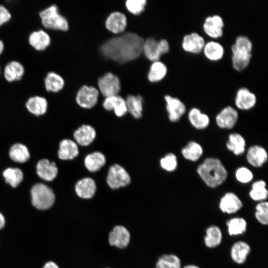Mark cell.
I'll list each match as a JSON object with an SVG mask.
<instances>
[{"label": "cell", "mask_w": 268, "mask_h": 268, "mask_svg": "<svg viewBox=\"0 0 268 268\" xmlns=\"http://www.w3.org/2000/svg\"><path fill=\"white\" fill-rule=\"evenodd\" d=\"M253 45L251 39L244 35H238L231 47V62L234 69L241 71L246 68L252 57Z\"/></svg>", "instance_id": "cell-3"}, {"label": "cell", "mask_w": 268, "mask_h": 268, "mask_svg": "<svg viewBox=\"0 0 268 268\" xmlns=\"http://www.w3.org/2000/svg\"><path fill=\"white\" fill-rule=\"evenodd\" d=\"M239 118L237 109L231 106H227L222 109L216 115L215 122L220 129L230 130L236 125Z\"/></svg>", "instance_id": "cell-13"}, {"label": "cell", "mask_w": 268, "mask_h": 268, "mask_svg": "<svg viewBox=\"0 0 268 268\" xmlns=\"http://www.w3.org/2000/svg\"><path fill=\"white\" fill-rule=\"evenodd\" d=\"M235 177L238 182L242 184H247L252 181L254 175L248 168L242 166L236 169Z\"/></svg>", "instance_id": "cell-45"}, {"label": "cell", "mask_w": 268, "mask_h": 268, "mask_svg": "<svg viewBox=\"0 0 268 268\" xmlns=\"http://www.w3.org/2000/svg\"><path fill=\"white\" fill-rule=\"evenodd\" d=\"M170 50L168 41L165 39L159 40L149 37L144 40L142 46V53L145 57L151 62L158 61L164 54Z\"/></svg>", "instance_id": "cell-6"}, {"label": "cell", "mask_w": 268, "mask_h": 268, "mask_svg": "<svg viewBox=\"0 0 268 268\" xmlns=\"http://www.w3.org/2000/svg\"><path fill=\"white\" fill-rule=\"evenodd\" d=\"M224 26V20L218 14L207 16L202 23V29L204 33L213 39L219 38L223 35Z\"/></svg>", "instance_id": "cell-11"}, {"label": "cell", "mask_w": 268, "mask_h": 268, "mask_svg": "<svg viewBox=\"0 0 268 268\" xmlns=\"http://www.w3.org/2000/svg\"></svg>", "instance_id": "cell-51"}, {"label": "cell", "mask_w": 268, "mask_h": 268, "mask_svg": "<svg viewBox=\"0 0 268 268\" xmlns=\"http://www.w3.org/2000/svg\"><path fill=\"white\" fill-rule=\"evenodd\" d=\"M99 95V91L95 87L83 85L78 89L75 100L80 107L90 109L97 104Z\"/></svg>", "instance_id": "cell-9"}, {"label": "cell", "mask_w": 268, "mask_h": 268, "mask_svg": "<svg viewBox=\"0 0 268 268\" xmlns=\"http://www.w3.org/2000/svg\"><path fill=\"white\" fill-rule=\"evenodd\" d=\"M96 133L95 129L88 125H83L74 133L76 143L83 146H88L94 140Z\"/></svg>", "instance_id": "cell-24"}, {"label": "cell", "mask_w": 268, "mask_h": 268, "mask_svg": "<svg viewBox=\"0 0 268 268\" xmlns=\"http://www.w3.org/2000/svg\"><path fill=\"white\" fill-rule=\"evenodd\" d=\"M268 159L267 151L264 147L260 145H252L247 151V161L254 167H261L267 162Z\"/></svg>", "instance_id": "cell-18"}, {"label": "cell", "mask_w": 268, "mask_h": 268, "mask_svg": "<svg viewBox=\"0 0 268 268\" xmlns=\"http://www.w3.org/2000/svg\"><path fill=\"white\" fill-rule=\"evenodd\" d=\"M24 73L23 65L20 62L15 60L8 62L3 69L4 77L10 82L20 80Z\"/></svg>", "instance_id": "cell-26"}, {"label": "cell", "mask_w": 268, "mask_h": 268, "mask_svg": "<svg viewBox=\"0 0 268 268\" xmlns=\"http://www.w3.org/2000/svg\"><path fill=\"white\" fill-rule=\"evenodd\" d=\"M246 142L245 138L237 133L229 134L226 143L227 148L235 155L243 154L246 150Z\"/></svg>", "instance_id": "cell-30"}, {"label": "cell", "mask_w": 268, "mask_h": 268, "mask_svg": "<svg viewBox=\"0 0 268 268\" xmlns=\"http://www.w3.org/2000/svg\"><path fill=\"white\" fill-rule=\"evenodd\" d=\"M128 112L133 117L139 119L142 116L143 98L140 95H128L126 99Z\"/></svg>", "instance_id": "cell-32"}, {"label": "cell", "mask_w": 268, "mask_h": 268, "mask_svg": "<svg viewBox=\"0 0 268 268\" xmlns=\"http://www.w3.org/2000/svg\"><path fill=\"white\" fill-rule=\"evenodd\" d=\"M9 155L10 158L17 163H24L30 158V153L27 147L21 143H15L10 148Z\"/></svg>", "instance_id": "cell-40"}, {"label": "cell", "mask_w": 268, "mask_h": 268, "mask_svg": "<svg viewBox=\"0 0 268 268\" xmlns=\"http://www.w3.org/2000/svg\"><path fill=\"white\" fill-rule=\"evenodd\" d=\"M77 143L69 139H65L61 141L58 150V156L61 160H71L78 155Z\"/></svg>", "instance_id": "cell-29"}, {"label": "cell", "mask_w": 268, "mask_h": 268, "mask_svg": "<svg viewBox=\"0 0 268 268\" xmlns=\"http://www.w3.org/2000/svg\"><path fill=\"white\" fill-rule=\"evenodd\" d=\"M182 268H200L196 265L188 264L182 267Z\"/></svg>", "instance_id": "cell-49"}, {"label": "cell", "mask_w": 268, "mask_h": 268, "mask_svg": "<svg viewBox=\"0 0 268 268\" xmlns=\"http://www.w3.org/2000/svg\"><path fill=\"white\" fill-rule=\"evenodd\" d=\"M5 225V219L3 215L0 212V229H2Z\"/></svg>", "instance_id": "cell-48"}, {"label": "cell", "mask_w": 268, "mask_h": 268, "mask_svg": "<svg viewBox=\"0 0 268 268\" xmlns=\"http://www.w3.org/2000/svg\"><path fill=\"white\" fill-rule=\"evenodd\" d=\"M197 172L207 186L216 188L222 185L228 177L227 170L220 159L207 157L200 164Z\"/></svg>", "instance_id": "cell-2"}, {"label": "cell", "mask_w": 268, "mask_h": 268, "mask_svg": "<svg viewBox=\"0 0 268 268\" xmlns=\"http://www.w3.org/2000/svg\"><path fill=\"white\" fill-rule=\"evenodd\" d=\"M164 100L169 120L173 123L178 122L186 112L185 104L179 98L170 95H166Z\"/></svg>", "instance_id": "cell-12"}, {"label": "cell", "mask_w": 268, "mask_h": 268, "mask_svg": "<svg viewBox=\"0 0 268 268\" xmlns=\"http://www.w3.org/2000/svg\"><path fill=\"white\" fill-rule=\"evenodd\" d=\"M255 217L263 225L268 223V203L267 201L259 202L255 206Z\"/></svg>", "instance_id": "cell-42"}, {"label": "cell", "mask_w": 268, "mask_h": 268, "mask_svg": "<svg viewBox=\"0 0 268 268\" xmlns=\"http://www.w3.org/2000/svg\"></svg>", "instance_id": "cell-52"}, {"label": "cell", "mask_w": 268, "mask_h": 268, "mask_svg": "<svg viewBox=\"0 0 268 268\" xmlns=\"http://www.w3.org/2000/svg\"><path fill=\"white\" fill-rule=\"evenodd\" d=\"M11 14L8 8L0 4V26L9 21L11 18Z\"/></svg>", "instance_id": "cell-46"}, {"label": "cell", "mask_w": 268, "mask_h": 268, "mask_svg": "<svg viewBox=\"0 0 268 268\" xmlns=\"http://www.w3.org/2000/svg\"><path fill=\"white\" fill-rule=\"evenodd\" d=\"M25 106L31 113L36 116H40L46 113L48 107V102L45 97L35 95L28 99Z\"/></svg>", "instance_id": "cell-33"}, {"label": "cell", "mask_w": 268, "mask_h": 268, "mask_svg": "<svg viewBox=\"0 0 268 268\" xmlns=\"http://www.w3.org/2000/svg\"><path fill=\"white\" fill-rule=\"evenodd\" d=\"M218 207L222 212L232 214L237 212L242 208L243 202L236 194L227 192L220 199Z\"/></svg>", "instance_id": "cell-16"}, {"label": "cell", "mask_w": 268, "mask_h": 268, "mask_svg": "<svg viewBox=\"0 0 268 268\" xmlns=\"http://www.w3.org/2000/svg\"><path fill=\"white\" fill-rule=\"evenodd\" d=\"M106 162L105 156L99 151H95L88 154L84 160L85 167L91 172L100 170L106 164Z\"/></svg>", "instance_id": "cell-35"}, {"label": "cell", "mask_w": 268, "mask_h": 268, "mask_svg": "<svg viewBox=\"0 0 268 268\" xmlns=\"http://www.w3.org/2000/svg\"><path fill=\"white\" fill-rule=\"evenodd\" d=\"M202 52L208 60L216 62L222 59L225 54L223 46L219 42L211 40L205 42Z\"/></svg>", "instance_id": "cell-23"}, {"label": "cell", "mask_w": 268, "mask_h": 268, "mask_svg": "<svg viewBox=\"0 0 268 268\" xmlns=\"http://www.w3.org/2000/svg\"><path fill=\"white\" fill-rule=\"evenodd\" d=\"M160 167L167 172L175 171L178 167V159L176 155L173 153L165 154L160 160Z\"/></svg>", "instance_id": "cell-43"}, {"label": "cell", "mask_w": 268, "mask_h": 268, "mask_svg": "<svg viewBox=\"0 0 268 268\" xmlns=\"http://www.w3.org/2000/svg\"><path fill=\"white\" fill-rule=\"evenodd\" d=\"M222 239V232L219 227L216 225H211L207 227L203 238L204 244L207 248H216L220 245Z\"/></svg>", "instance_id": "cell-28"}, {"label": "cell", "mask_w": 268, "mask_h": 268, "mask_svg": "<svg viewBox=\"0 0 268 268\" xmlns=\"http://www.w3.org/2000/svg\"><path fill=\"white\" fill-rule=\"evenodd\" d=\"M4 49V44L2 40L0 39V55L2 54Z\"/></svg>", "instance_id": "cell-50"}, {"label": "cell", "mask_w": 268, "mask_h": 268, "mask_svg": "<svg viewBox=\"0 0 268 268\" xmlns=\"http://www.w3.org/2000/svg\"><path fill=\"white\" fill-rule=\"evenodd\" d=\"M155 268H182L181 260L175 254H163L157 259Z\"/></svg>", "instance_id": "cell-39"}, {"label": "cell", "mask_w": 268, "mask_h": 268, "mask_svg": "<svg viewBox=\"0 0 268 268\" xmlns=\"http://www.w3.org/2000/svg\"><path fill=\"white\" fill-rule=\"evenodd\" d=\"M28 41L30 45L35 50L42 51L46 50L50 46L51 38L46 31L38 29L30 33Z\"/></svg>", "instance_id": "cell-20"}, {"label": "cell", "mask_w": 268, "mask_h": 268, "mask_svg": "<svg viewBox=\"0 0 268 268\" xmlns=\"http://www.w3.org/2000/svg\"><path fill=\"white\" fill-rule=\"evenodd\" d=\"M131 178L129 174L122 166L115 164L109 169L106 182L112 189H118L130 184Z\"/></svg>", "instance_id": "cell-7"}, {"label": "cell", "mask_w": 268, "mask_h": 268, "mask_svg": "<svg viewBox=\"0 0 268 268\" xmlns=\"http://www.w3.org/2000/svg\"><path fill=\"white\" fill-rule=\"evenodd\" d=\"M36 172L38 176L43 180L51 181L57 176L58 170L55 162L44 159L37 163Z\"/></svg>", "instance_id": "cell-25"}, {"label": "cell", "mask_w": 268, "mask_h": 268, "mask_svg": "<svg viewBox=\"0 0 268 268\" xmlns=\"http://www.w3.org/2000/svg\"><path fill=\"white\" fill-rule=\"evenodd\" d=\"M31 202L37 209L45 210L50 208L55 201L53 190L42 183L35 184L31 189Z\"/></svg>", "instance_id": "cell-5"}, {"label": "cell", "mask_w": 268, "mask_h": 268, "mask_svg": "<svg viewBox=\"0 0 268 268\" xmlns=\"http://www.w3.org/2000/svg\"><path fill=\"white\" fill-rule=\"evenodd\" d=\"M251 251L250 245L244 241H237L231 247L230 256L232 261L237 265L244 264Z\"/></svg>", "instance_id": "cell-19"}, {"label": "cell", "mask_w": 268, "mask_h": 268, "mask_svg": "<svg viewBox=\"0 0 268 268\" xmlns=\"http://www.w3.org/2000/svg\"><path fill=\"white\" fill-rule=\"evenodd\" d=\"M188 118L191 125L199 130L205 129L210 124L209 116L197 107H193L189 110Z\"/></svg>", "instance_id": "cell-27"}, {"label": "cell", "mask_w": 268, "mask_h": 268, "mask_svg": "<svg viewBox=\"0 0 268 268\" xmlns=\"http://www.w3.org/2000/svg\"><path fill=\"white\" fill-rule=\"evenodd\" d=\"M146 4V0H127L125 2L127 9L134 15H140L143 12Z\"/></svg>", "instance_id": "cell-44"}, {"label": "cell", "mask_w": 268, "mask_h": 268, "mask_svg": "<svg viewBox=\"0 0 268 268\" xmlns=\"http://www.w3.org/2000/svg\"><path fill=\"white\" fill-rule=\"evenodd\" d=\"M102 105L107 111L113 110L118 117H123L127 113L125 99L119 95L105 98Z\"/></svg>", "instance_id": "cell-21"}, {"label": "cell", "mask_w": 268, "mask_h": 268, "mask_svg": "<svg viewBox=\"0 0 268 268\" xmlns=\"http://www.w3.org/2000/svg\"><path fill=\"white\" fill-rule=\"evenodd\" d=\"M42 25L47 29L67 31L69 23L66 17L61 14L58 6L52 4L39 12Z\"/></svg>", "instance_id": "cell-4"}, {"label": "cell", "mask_w": 268, "mask_h": 268, "mask_svg": "<svg viewBox=\"0 0 268 268\" xmlns=\"http://www.w3.org/2000/svg\"><path fill=\"white\" fill-rule=\"evenodd\" d=\"M43 268H60L55 262L49 261L45 264Z\"/></svg>", "instance_id": "cell-47"}, {"label": "cell", "mask_w": 268, "mask_h": 268, "mask_svg": "<svg viewBox=\"0 0 268 268\" xmlns=\"http://www.w3.org/2000/svg\"><path fill=\"white\" fill-rule=\"evenodd\" d=\"M144 40L136 33L128 32L105 41L100 47V51L106 59L124 64L140 56Z\"/></svg>", "instance_id": "cell-1"}, {"label": "cell", "mask_w": 268, "mask_h": 268, "mask_svg": "<svg viewBox=\"0 0 268 268\" xmlns=\"http://www.w3.org/2000/svg\"><path fill=\"white\" fill-rule=\"evenodd\" d=\"M96 189L95 182L89 177H85L79 180L75 186L76 195L82 199L92 198L96 193Z\"/></svg>", "instance_id": "cell-22"}, {"label": "cell", "mask_w": 268, "mask_h": 268, "mask_svg": "<svg viewBox=\"0 0 268 268\" xmlns=\"http://www.w3.org/2000/svg\"><path fill=\"white\" fill-rule=\"evenodd\" d=\"M257 101L256 94L248 88L241 87L237 90L234 103L237 109L243 111L250 110L255 106Z\"/></svg>", "instance_id": "cell-14"}, {"label": "cell", "mask_w": 268, "mask_h": 268, "mask_svg": "<svg viewBox=\"0 0 268 268\" xmlns=\"http://www.w3.org/2000/svg\"><path fill=\"white\" fill-rule=\"evenodd\" d=\"M228 234L231 236H237L244 234L247 229V222L241 217H233L226 222Z\"/></svg>", "instance_id": "cell-36"}, {"label": "cell", "mask_w": 268, "mask_h": 268, "mask_svg": "<svg viewBox=\"0 0 268 268\" xmlns=\"http://www.w3.org/2000/svg\"><path fill=\"white\" fill-rule=\"evenodd\" d=\"M98 90L105 98L118 95L121 89L119 77L115 74L108 72L98 79Z\"/></svg>", "instance_id": "cell-8"}, {"label": "cell", "mask_w": 268, "mask_h": 268, "mask_svg": "<svg viewBox=\"0 0 268 268\" xmlns=\"http://www.w3.org/2000/svg\"><path fill=\"white\" fill-rule=\"evenodd\" d=\"M168 72L166 64L158 60L153 62L147 73V79L152 83L160 81L165 78Z\"/></svg>", "instance_id": "cell-34"}, {"label": "cell", "mask_w": 268, "mask_h": 268, "mask_svg": "<svg viewBox=\"0 0 268 268\" xmlns=\"http://www.w3.org/2000/svg\"><path fill=\"white\" fill-rule=\"evenodd\" d=\"M106 28L115 34L123 33L127 26V18L122 12L116 11L111 12L105 20Z\"/></svg>", "instance_id": "cell-17"}, {"label": "cell", "mask_w": 268, "mask_h": 268, "mask_svg": "<svg viewBox=\"0 0 268 268\" xmlns=\"http://www.w3.org/2000/svg\"><path fill=\"white\" fill-rule=\"evenodd\" d=\"M266 182L263 180H259L254 182L251 186L249 195L250 198L255 201H263L268 198V191L267 189Z\"/></svg>", "instance_id": "cell-38"}, {"label": "cell", "mask_w": 268, "mask_h": 268, "mask_svg": "<svg viewBox=\"0 0 268 268\" xmlns=\"http://www.w3.org/2000/svg\"><path fill=\"white\" fill-rule=\"evenodd\" d=\"M6 183L15 188L22 182L23 175L22 171L17 168H8L3 172Z\"/></svg>", "instance_id": "cell-41"}, {"label": "cell", "mask_w": 268, "mask_h": 268, "mask_svg": "<svg viewBox=\"0 0 268 268\" xmlns=\"http://www.w3.org/2000/svg\"><path fill=\"white\" fill-rule=\"evenodd\" d=\"M44 84L47 91L56 93L63 89L65 82L64 78L60 74L51 71L46 74L44 79Z\"/></svg>", "instance_id": "cell-31"}, {"label": "cell", "mask_w": 268, "mask_h": 268, "mask_svg": "<svg viewBox=\"0 0 268 268\" xmlns=\"http://www.w3.org/2000/svg\"><path fill=\"white\" fill-rule=\"evenodd\" d=\"M203 150L202 146L195 141H189L181 149L183 157L186 160L196 162L202 156Z\"/></svg>", "instance_id": "cell-37"}, {"label": "cell", "mask_w": 268, "mask_h": 268, "mask_svg": "<svg viewBox=\"0 0 268 268\" xmlns=\"http://www.w3.org/2000/svg\"><path fill=\"white\" fill-rule=\"evenodd\" d=\"M205 41L203 36L196 32L185 35L182 40L183 50L189 53L198 54L202 52Z\"/></svg>", "instance_id": "cell-15"}, {"label": "cell", "mask_w": 268, "mask_h": 268, "mask_svg": "<svg viewBox=\"0 0 268 268\" xmlns=\"http://www.w3.org/2000/svg\"><path fill=\"white\" fill-rule=\"evenodd\" d=\"M131 234L129 230L123 225H116L110 231L108 241L109 245L119 249L126 248L130 244Z\"/></svg>", "instance_id": "cell-10"}]
</instances>
